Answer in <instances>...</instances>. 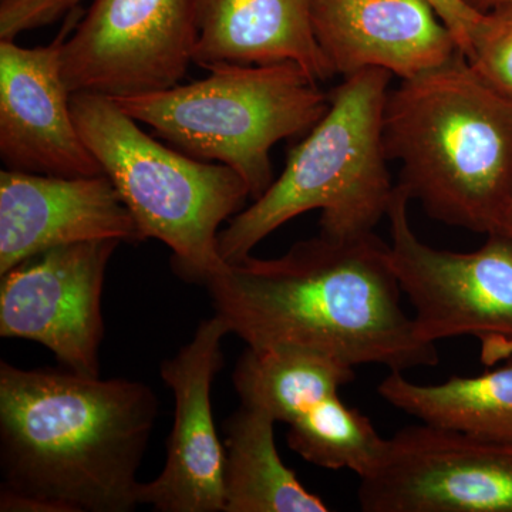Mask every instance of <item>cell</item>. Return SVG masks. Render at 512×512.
Wrapping results in <instances>:
<instances>
[{"label": "cell", "mask_w": 512, "mask_h": 512, "mask_svg": "<svg viewBox=\"0 0 512 512\" xmlns=\"http://www.w3.org/2000/svg\"><path fill=\"white\" fill-rule=\"evenodd\" d=\"M215 315L248 348L292 346L390 372L437 366L402 308L390 245L370 234L296 242L279 258L252 255L207 282Z\"/></svg>", "instance_id": "1"}, {"label": "cell", "mask_w": 512, "mask_h": 512, "mask_svg": "<svg viewBox=\"0 0 512 512\" xmlns=\"http://www.w3.org/2000/svg\"><path fill=\"white\" fill-rule=\"evenodd\" d=\"M158 416L141 382L0 362V493L56 512H128Z\"/></svg>", "instance_id": "2"}, {"label": "cell", "mask_w": 512, "mask_h": 512, "mask_svg": "<svg viewBox=\"0 0 512 512\" xmlns=\"http://www.w3.org/2000/svg\"><path fill=\"white\" fill-rule=\"evenodd\" d=\"M383 143L397 187L433 220L497 232L512 194V97L457 52L387 93Z\"/></svg>", "instance_id": "3"}, {"label": "cell", "mask_w": 512, "mask_h": 512, "mask_svg": "<svg viewBox=\"0 0 512 512\" xmlns=\"http://www.w3.org/2000/svg\"><path fill=\"white\" fill-rule=\"evenodd\" d=\"M393 74L365 69L329 92V109L289 153L284 173L229 220L218 245L228 264L286 222L319 210L320 234L355 238L387 217L396 185L383 143V110Z\"/></svg>", "instance_id": "4"}, {"label": "cell", "mask_w": 512, "mask_h": 512, "mask_svg": "<svg viewBox=\"0 0 512 512\" xmlns=\"http://www.w3.org/2000/svg\"><path fill=\"white\" fill-rule=\"evenodd\" d=\"M70 106L84 143L119 191L143 241L163 242L173 251L175 272L205 285L227 265L218 245L222 222L251 197L241 175L165 147L109 97L74 93Z\"/></svg>", "instance_id": "5"}, {"label": "cell", "mask_w": 512, "mask_h": 512, "mask_svg": "<svg viewBox=\"0 0 512 512\" xmlns=\"http://www.w3.org/2000/svg\"><path fill=\"white\" fill-rule=\"evenodd\" d=\"M210 72L111 100L188 156L237 171L256 200L274 183L272 147L311 131L329 109V93L295 62L220 64Z\"/></svg>", "instance_id": "6"}, {"label": "cell", "mask_w": 512, "mask_h": 512, "mask_svg": "<svg viewBox=\"0 0 512 512\" xmlns=\"http://www.w3.org/2000/svg\"><path fill=\"white\" fill-rule=\"evenodd\" d=\"M410 202L396 185L387 220L393 269L420 338L477 339L485 366L512 359V242L490 234L476 251L430 247L413 231Z\"/></svg>", "instance_id": "7"}, {"label": "cell", "mask_w": 512, "mask_h": 512, "mask_svg": "<svg viewBox=\"0 0 512 512\" xmlns=\"http://www.w3.org/2000/svg\"><path fill=\"white\" fill-rule=\"evenodd\" d=\"M194 0H92L62 45L69 92L116 97L177 86L194 63Z\"/></svg>", "instance_id": "8"}, {"label": "cell", "mask_w": 512, "mask_h": 512, "mask_svg": "<svg viewBox=\"0 0 512 512\" xmlns=\"http://www.w3.org/2000/svg\"><path fill=\"white\" fill-rule=\"evenodd\" d=\"M357 501L366 512H512V443L420 421L384 440Z\"/></svg>", "instance_id": "9"}, {"label": "cell", "mask_w": 512, "mask_h": 512, "mask_svg": "<svg viewBox=\"0 0 512 512\" xmlns=\"http://www.w3.org/2000/svg\"><path fill=\"white\" fill-rule=\"evenodd\" d=\"M119 239L49 249L0 281V336L40 343L64 369L100 376L101 295Z\"/></svg>", "instance_id": "10"}, {"label": "cell", "mask_w": 512, "mask_h": 512, "mask_svg": "<svg viewBox=\"0 0 512 512\" xmlns=\"http://www.w3.org/2000/svg\"><path fill=\"white\" fill-rule=\"evenodd\" d=\"M229 335L217 315L202 320L194 338L160 373L174 396V424L160 476L138 488V504L161 512H224L225 448L212 413L211 390L224 366Z\"/></svg>", "instance_id": "11"}, {"label": "cell", "mask_w": 512, "mask_h": 512, "mask_svg": "<svg viewBox=\"0 0 512 512\" xmlns=\"http://www.w3.org/2000/svg\"><path fill=\"white\" fill-rule=\"evenodd\" d=\"M77 19L70 16L49 46L0 40V158L6 170L97 177L103 168L74 123L62 73V45Z\"/></svg>", "instance_id": "12"}, {"label": "cell", "mask_w": 512, "mask_h": 512, "mask_svg": "<svg viewBox=\"0 0 512 512\" xmlns=\"http://www.w3.org/2000/svg\"><path fill=\"white\" fill-rule=\"evenodd\" d=\"M97 239L143 242L107 175L0 171V275L49 249Z\"/></svg>", "instance_id": "13"}, {"label": "cell", "mask_w": 512, "mask_h": 512, "mask_svg": "<svg viewBox=\"0 0 512 512\" xmlns=\"http://www.w3.org/2000/svg\"><path fill=\"white\" fill-rule=\"evenodd\" d=\"M318 45L335 74L383 69L400 79L460 52L429 0H312Z\"/></svg>", "instance_id": "14"}, {"label": "cell", "mask_w": 512, "mask_h": 512, "mask_svg": "<svg viewBox=\"0 0 512 512\" xmlns=\"http://www.w3.org/2000/svg\"><path fill=\"white\" fill-rule=\"evenodd\" d=\"M194 9L197 66L295 62L318 82L335 76L313 32L312 0H194Z\"/></svg>", "instance_id": "15"}, {"label": "cell", "mask_w": 512, "mask_h": 512, "mask_svg": "<svg viewBox=\"0 0 512 512\" xmlns=\"http://www.w3.org/2000/svg\"><path fill=\"white\" fill-rule=\"evenodd\" d=\"M276 421L244 406L225 424L224 512H328L286 467L275 443Z\"/></svg>", "instance_id": "16"}, {"label": "cell", "mask_w": 512, "mask_h": 512, "mask_svg": "<svg viewBox=\"0 0 512 512\" xmlns=\"http://www.w3.org/2000/svg\"><path fill=\"white\" fill-rule=\"evenodd\" d=\"M377 394L421 423L512 443V363L439 384H420L403 372H390L377 386Z\"/></svg>", "instance_id": "17"}, {"label": "cell", "mask_w": 512, "mask_h": 512, "mask_svg": "<svg viewBox=\"0 0 512 512\" xmlns=\"http://www.w3.org/2000/svg\"><path fill=\"white\" fill-rule=\"evenodd\" d=\"M355 367L315 350L274 346L247 348L232 382L241 404L291 424L355 380Z\"/></svg>", "instance_id": "18"}, {"label": "cell", "mask_w": 512, "mask_h": 512, "mask_svg": "<svg viewBox=\"0 0 512 512\" xmlns=\"http://www.w3.org/2000/svg\"><path fill=\"white\" fill-rule=\"evenodd\" d=\"M286 441L303 460L328 470H348L365 477L376 466L384 440L373 421L339 394L313 406L288 424Z\"/></svg>", "instance_id": "19"}, {"label": "cell", "mask_w": 512, "mask_h": 512, "mask_svg": "<svg viewBox=\"0 0 512 512\" xmlns=\"http://www.w3.org/2000/svg\"><path fill=\"white\" fill-rule=\"evenodd\" d=\"M467 60L485 82L512 97V2L483 13Z\"/></svg>", "instance_id": "20"}, {"label": "cell", "mask_w": 512, "mask_h": 512, "mask_svg": "<svg viewBox=\"0 0 512 512\" xmlns=\"http://www.w3.org/2000/svg\"><path fill=\"white\" fill-rule=\"evenodd\" d=\"M82 0H0V40L50 25L74 12Z\"/></svg>", "instance_id": "21"}, {"label": "cell", "mask_w": 512, "mask_h": 512, "mask_svg": "<svg viewBox=\"0 0 512 512\" xmlns=\"http://www.w3.org/2000/svg\"><path fill=\"white\" fill-rule=\"evenodd\" d=\"M444 25L453 33L458 49L464 56L470 55L474 29L483 13L470 8L464 0H429Z\"/></svg>", "instance_id": "22"}, {"label": "cell", "mask_w": 512, "mask_h": 512, "mask_svg": "<svg viewBox=\"0 0 512 512\" xmlns=\"http://www.w3.org/2000/svg\"><path fill=\"white\" fill-rule=\"evenodd\" d=\"M495 234L503 235V237L510 239L512 242V194L510 202H508L507 210L504 212L503 220H501L500 227H498Z\"/></svg>", "instance_id": "23"}, {"label": "cell", "mask_w": 512, "mask_h": 512, "mask_svg": "<svg viewBox=\"0 0 512 512\" xmlns=\"http://www.w3.org/2000/svg\"><path fill=\"white\" fill-rule=\"evenodd\" d=\"M470 8L476 9L477 12H487V10H491L497 8V6L505 5V3H510L512 0H464Z\"/></svg>", "instance_id": "24"}]
</instances>
